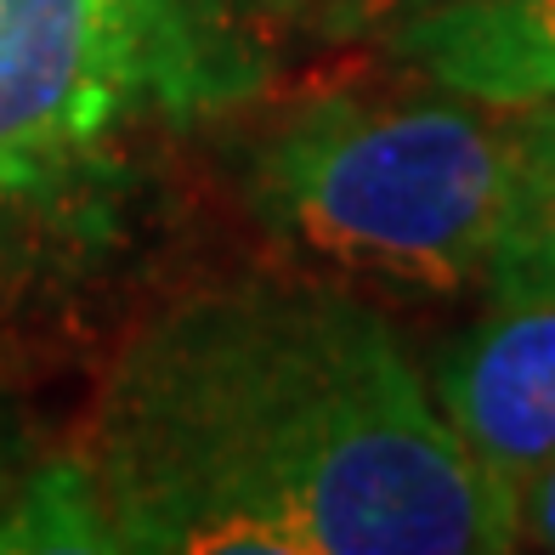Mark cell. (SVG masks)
I'll return each mask as SVG.
<instances>
[{"label":"cell","mask_w":555,"mask_h":555,"mask_svg":"<svg viewBox=\"0 0 555 555\" xmlns=\"http://www.w3.org/2000/svg\"><path fill=\"white\" fill-rule=\"evenodd\" d=\"M323 29L335 40H374L386 23H402L414 12H437V7H465V0H323Z\"/></svg>","instance_id":"8992f818"},{"label":"cell","mask_w":555,"mask_h":555,"mask_svg":"<svg viewBox=\"0 0 555 555\" xmlns=\"http://www.w3.org/2000/svg\"><path fill=\"white\" fill-rule=\"evenodd\" d=\"M431 397L511 499L555 460V261L521 249L493 278L482 312L442 346Z\"/></svg>","instance_id":"277c9868"},{"label":"cell","mask_w":555,"mask_h":555,"mask_svg":"<svg viewBox=\"0 0 555 555\" xmlns=\"http://www.w3.org/2000/svg\"><path fill=\"white\" fill-rule=\"evenodd\" d=\"M533 114H539V216L527 249L555 261V108H533Z\"/></svg>","instance_id":"9c48e42d"},{"label":"cell","mask_w":555,"mask_h":555,"mask_svg":"<svg viewBox=\"0 0 555 555\" xmlns=\"http://www.w3.org/2000/svg\"><path fill=\"white\" fill-rule=\"evenodd\" d=\"M261 86L249 0H0V318L80 284L176 147Z\"/></svg>","instance_id":"7a4b0ae2"},{"label":"cell","mask_w":555,"mask_h":555,"mask_svg":"<svg viewBox=\"0 0 555 555\" xmlns=\"http://www.w3.org/2000/svg\"><path fill=\"white\" fill-rule=\"evenodd\" d=\"M244 205L300 272L369 289L482 295L539 216V114L442 86L323 91L244 159Z\"/></svg>","instance_id":"3957f363"},{"label":"cell","mask_w":555,"mask_h":555,"mask_svg":"<svg viewBox=\"0 0 555 555\" xmlns=\"http://www.w3.org/2000/svg\"><path fill=\"white\" fill-rule=\"evenodd\" d=\"M516 544L555 550V460L516 488Z\"/></svg>","instance_id":"ba28073f"},{"label":"cell","mask_w":555,"mask_h":555,"mask_svg":"<svg viewBox=\"0 0 555 555\" xmlns=\"http://www.w3.org/2000/svg\"><path fill=\"white\" fill-rule=\"evenodd\" d=\"M40 460H46V453L29 448V431H23V420L12 414V402L0 397V533H7L12 511L23 504V493H29Z\"/></svg>","instance_id":"52a82bcc"},{"label":"cell","mask_w":555,"mask_h":555,"mask_svg":"<svg viewBox=\"0 0 555 555\" xmlns=\"http://www.w3.org/2000/svg\"><path fill=\"white\" fill-rule=\"evenodd\" d=\"M374 46L414 80L488 108H555V0H465L386 23Z\"/></svg>","instance_id":"5b68a950"},{"label":"cell","mask_w":555,"mask_h":555,"mask_svg":"<svg viewBox=\"0 0 555 555\" xmlns=\"http://www.w3.org/2000/svg\"><path fill=\"white\" fill-rule=\"evenodd\" d=\"M0 550L499 555L516 499L358 289L284 272L137 323Z\"/></svg>","instance_id":"6da1fadb"}]
</instances>
